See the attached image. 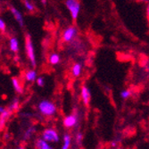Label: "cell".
I'll use <instances>...</instances> for the list:
<instances>
[{
  "mask_svg": "<svg viewBox=\"0 0 149 149\" xmlns=\"http://www.w3.org/2000/svg\"><path fill=\"white\" fill-rule=\"evenodd\" d=\"M77 123V118L74 115H70L65 117V119L63 120V125L66 128H71L73 127Z\"/></svg>",
  "mask_w": 149,
  "mask_h": 149,
  "instance_id": "obj_8",
  "label": "cell"
},
{
  "mask_svg": "<svg viewBox=\"0 0 149 149\" xmlns=\"http://www.w3.org/2000/svg\"><path fill=\"white\" fill-rule=\"evenodd\" d=\"M81 139H82V135H81V134L77 135V142H78L79 144L81 143Z\"/></svg>",
  "mask_w": 149,
  "mask_h": 149,
  "instance_id": "obj_23",
  "label": "cell"
},
{
  "mask_svg": "<svg viewBox=\"0 0 149 149\" xmlns=\"http://www.w3.org/2000/svg\"><path fill=\"white\" fill-rule=\"evenodd\" d=\"M5 111V109H4V107H2V106H0V113H3Z\"/></svg>",
  "mask_w": 149,
  "mask_h": 149,
  "instance_id": "obj_25",
  "label": "cell"
},
{
  "mask_svg": "<svg viewBox=\"0 0 149 149\" xmlns=\"http://www.w3.org/2000/svg\"><path fill=\"white\" fill-rule=\"evenodd\" d=\"M0 30L1 31L6 30V23L4 22V21L2 19H0Z\"/></svg>",
  "mask_w": 149,
  "mask_h": 149,
  "instance_id": "obj_22",
  "label": "cell"
},
{
  "mask_svg": "<svg viewBox=\"0 0 149 149\" xmlns=\"http://www.w3.org/2000/svg\"><path fill=\"white\" fill-rule=\"evenodd\" d=\"M37 83L39 87H43L44 86V79L42 78H38L37 79Z\"/></svg>",
  "mask_w": 149,
  "mask_h": 149,
  "instance_id": "obj_21",
  "label": "cell"
},
{
  "mask_svg": "<svg viewBox=\"0 0 149 149\" xmlns=\"http://www.w3.org/2000/svg\"><path fill=\"white\" fill-rule=\"evenodd\" d=\"M70 144H71V137L70 135L66 134L64 136V145L63 146V149H68L70 147Z\"/></svg>",
  "mask_w": 149,
  "mask_h": 149,
  "instance_id": "obj_17",
  "label": "cell"
},
{
  "mask_svg": "<svg viewBox=\"0 0 149 149\" xmlns=\"http://www.w3.org/2000/svg\"><path fill=\"white\" fill-rule=\"evenodd\" d=\"M35 128L34 127H31V128H29L28 130H27L24 134V139H29L31 137V135L35 132Z\"/></svg>",
  "mask_w": 149,
  "mask_h": 149,
  "instance_id": "obj_18",
  "label": "cell"
},
{
  "mask_svg": "<svg viewBox=\"0 0 149 149\" xmlns=\"http://www.w3.org/2000/svg\"><path fill=\"white\" fill-rule=\"evenodd\" d=\"M49 61H50L51 64H56V63H59L60 57H59L58 55H56V54H53V55H51V56L49 58Z\"/></svg>",
  "mask_w": 149,
  "mask_h": 149,
  "instance_id": "obj_16",
  "label": "cell"
},
{
  "mask_svg": "<svg viewBox=\"0 0 149 149\" xmlns=\"http://www.w3.org/2000/svg\"><path fill=\"white\" fill-rule=\"evenodd\" d=\"M76 32H77V31H76V29L74 28V27H72V26L68 27V28L64 31V32L63 34V37H62L63 42L71 41V40L73 38V37L75 36Z\"/></svg>",
  "mask_w": 149,
  "mask_h": 149,
  "instance_id": "obj_5",
  "label": "cell"
},
{
  "mask_svg": "<svg viewBox=\"0 0 149 149\" xmlns=\"http://www.w3.org/2000/svg\"><path fill=\"white\" fill-rule=\"evenodd\" d=\"M39 110L45 115H52L56 112V106L48 101H43L39 104Z\"/></svg>",
  "mask_w": 149,
  "mask_h": 149,
  "instance_id": "obj_3",
  "label": "cell"
},
{
  "mask_svg": "<svg viewBox=\"0 0 149 149\" xmlns=\"http://www.w3.org/2000/svg\"><path fill=\"white\" fill-rule=\"evenodd\" d=\"M80 71H81V66L79 63H76L74 64L73 68H72V73L75 77H78L80 74Z\"/></svg>",
  "mask_w": 149,
  "mask_h": 149,
  "instance_id": "obj_15",
  "label": "cell"
},
{
  "mask_svg": "<svg viewBox=\"0 0 149 149\" xmlns=\"http://www.w3.org/2000/svg\"><path fill=\"white\" fill-rule=\"evenodd\" d=\"M146 17H147V21L149 22V4L146 7Z\"/></svg>",
  "mask_w": 149,
  "mask_h": 149,
  "instance_id": "obj_24",
  "label": "cell"
},
{
  "mask_svg": "<svg viewBox=\"0 0 149 149\" xmlns=\"http://www.w3.org/2000/svg\"><path fill=\"white\" fill-rule=\"evenodd\" d=\"M36 148L37 149H53L43 139H38L36 141Z\"/></svg>",
  "mask_w": 149,
  "mask_h": 149,
  "instance_id": "obj_11",
  "label": "cell"
},
{
  "mask_svg": "<svg viewBox=\"0 0 149 149\" xmlns=\"http://www.w3.org/2000/svg\"><path fill=\"white\" fill-rule=\"evenodd\" d=\"M8 109L12 113H15V112H16L19 109V100H18V98H15V100H13V104L8 107Z\"/></svg>",
  "mask_w": 149,
  "mask_h": 149,
  "instance_id": "obj_13",
  "label": "cell"
},
{
  "mask_svg": "<svg viewBox=\"0 0 149 149\" xmlns=\"http://www.w3.org/2000/svg\"><path fill=\"white\" fill-rule=\"evenodd\" d=\"M24 5H25V7L28 9L29 11H31V12H33L35 10L34 6L29 1V0H24Z\"/></svg>",
  "mask_w": 149,
  "mask_h": 149,
  "instance_id": "obj_19",
  "label": "cell"
},
{
  "mask_svg": "<svg viewBox=\"0 0 149 149\" xmlns=\"http://www.w3.org/2000/svg\"><path fill=\"white\" fill-rule=\"evenodd\" d=\"M10 48L13 52H18L19 47H18V40L15 38H12L10 40Z\"/></svg>",
  "mask_w": 149,
  "mask_h": 149,
  "instance_id": "obj_12",
  "label": "cell"
},
{
  "mask_svg": "<svg viewBox=\"0 0 149 149\" xmlns=\"http://www.w3.org/2000/svg\"><path fill=\"white\" fill-rule=\"evenodd\" d=\"M12 82H13V88H15V91L17 93H19V94H22L23 88L22 86V83H21L20 79H18V78H16V77H13L12 79Z\"/></svg>",
  "mask_w": 149,
  "mask_h": 149,
  "instance_id": "obj_10",
  "label": "cell"
},
{
  "mask_svg": "<svg viewBox=\"0 0 149 149\" xmlns=\"http://www.w3.org/2000/svg\"><path fill=\"white\" fill-rule=\"evenodd\" d=\"M36 76H37V73L35 71H29L26 73V79L29 81H33V80H35Z\"/></svg>",
  "mask_w": 149,
  "mask_h": 149,
  "instance_id": "obj_14",
  "label": "cell"
},
{
  "mask_svg": "<svg viewBox=\"0 0 149 149\" xmlns=\"http://www.w3.org/2000/svg\"><path fill=\"white\" fill-rule=\"evenodd\" d=\"M130 96V91H129V90H125L121 93V97H123V98H127Z\"/></svg>",
  "mask_w": 149,
  "mask_h": 149,
  "instance_id": "obj_20",
  "label": "cell"
},
{
  "mask_svg": "<svg viewBox=\"0 0 149 149\" xmlns=\"http://www.w3.org/2000/svg\"><path fill=\"white\" fill-rule=\"evenodd\" d=\"M12 113H13L9 109H7V110H5L3 113H1V114H0V131L4 130L6 121L12 115Z\"/></svg>",
  "mask_w": 149,
  "mask_h": 149,
  "instance_id": "obj_6",
  "label": "cell"
},
{
  "mask_svg": "<svg viewBox=\"0 0 149 149\" xmlns=\"http://www.w3.org/2000/svg\"><path fill=\"white\" fill-rule=\"evenodd\" d=\"M65 5L67 8L69 9L72 15V20L75 23L78 18L79 12V0H66Z\"/></svg>",
  "mask_w": 149,
  "mask_h": 149,
  "instance_id": "obj_2",
  "label": "cell"
},
{
  "mask_svg": "<svg viewBox=\"0 0 149 149\" xmlns=\"http://www.w3.org/2000/svg\"><path fill=\"white\" fill-rule=\"evenodd\" d=\"M10 10L12 12V13L13 15V16H15V20L18 22V23L20 24V26H23V18H22V13L15 8V7H13V6H11L10 7Z\"/></svg>",
  "mask_w": 149,
  "mask_h": 149,
  "instance_id": "obj_9",
  "label": "cell"
},
{
  "mask_svg": "<svg viewBox=\"0 0 149 149\" xmlns=\"http://www.w3.org/2000/svg\"><path fill=\"white\" fill-rule=\"evenodd\" d=\"M41 2H42L44 5H46V4H47V0H41Z\"/></svg>",
  "mask_w": 149,
  "mask_h": 149,
  "instance_id": "obj_27",
  "label": "cell"
},
{
  "mask_svg": "<svg viewBox=\"0 0 149 149\" xmlns=\"http://www.w3.org/2000/svg\"><path fill=\"white\" fill-rule=\"evenodd\" d=\"M137 2H147L149 0H136Z\"/></svg>",
  "mask_w": 149,
  "mask_h": 149,
  "instance_id": "obj_26",
  "label": "cell"
},
{
  "mask_svg": "<svg viewBox=\"0 0 149 149\" xmlns=\"http://www.w3.org/2000/svg\"><path fill=\"white\" fill-rule=\"evenodd\" d=\"M43 138L45 140L49 141V142H57L59 140L57 132L52 129H47V130H44Z\"/></svg>",
  "mask_w": 149,
  "mask_h": 149,
  "instance_id": "obj_4",
  "label": "cell"
},
{
  "mask_svg": "<svg viewBox=\"0 0 149 149\" xmlns=\"http://www.w3.org/2000/svg\"><path fill=\"white\" fill-rule=\"evenodd\" d=\"M25 48H26V54L28 56L29 60L31 61V63L33 67H36V58H35V52H34V47L32 44V40L30 34H26L25 36Z\"/></svg>",
  "mask_w": 149,
  "mask_h": 149,
  "instance_id": "obj_1",
  "label": "cell"
},
{
  "mask_svg": "<svg viewBox=\"0 0 149 149\" xmlns=\"http://www.w3.org/2000/svg\"><path fill=\"white\" fill-rule=\"evenodd\" d=\"M81 97H82V100H83L84 104L88 106L89 104L91 96H90V92H89L88 88L85 86H83L82 88H81Z\"/></svg>",
  "mask_w": 149,
  "mask_h": 149,
  "instance_id": "obj_7",
  "label": "cell"
}]
</instances>
